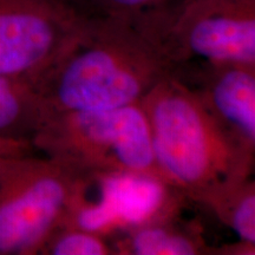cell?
<instances>
[{"label":"cell","mask_w":255,"mask_h":255,"mask_svg":"<svg viewBox=\"0 0 255 255\" xmlns=\"http://www.w3.org/2000/svg\"><path fill=\"white\" fill-rule=\"evenodd\" d=\"M164 182L213 209L253 174L255 151L216 121L170 72L141 101Z\"/></svg>","instance_id":"obj_1"},{"label":"cell","mask_w":255,"mask_h":255,"mask_svg":"<svg viewBox=\"0 0 255 255\" xmlns=\"http://www.w3.org/2000/svg\"><path fill=\"white\" fill-rule=\"evenodd\" d=\"M170 66L132 24L84 20L36 84L51 114L107 110L141 103Z\"/></svg>","instance_id":"obj_2"},{"label":"cell","mask_w":255,"mask_h":255,"mask_svg":"<svg viewBox=\"0 0 255 255\" xmlns=\"http://www.w3.org/2000/svg\"><path fill=\"white\" fill-rule=\"evenodd\" d=\"M32 145L79 171L142 174L164 182L141 103L51 114Z\"/></svg>","instance_id":"obj_3"},{"label":"cell","mask_w":255,"mask_h":255,"mask_svg":"<svg viewBox=\"0 0 255 255\" xmlns=\"http://www.w3.org/2000/svg\"><path fill=\"white\" fill-rule=\"evenodd\" d=\"M138 30L170 70L188 63L255 65V18L251 0H186L158 12Z\"/></svg>","instance_id":"obj_4"},{"label":"cell","mask_w":255,"mask_h":255,"mask_svg":"<svg viewBox=\"0 0 255 255\" xmlns=\"http://www.w3.org/2000/svg\"><path fill=\"white\" fill-rule=\"evenodd\" d=\"M77 169L39 152L0 170V255H39L64 221Z\"/></svg>","instance_id":"obj_5"},{"label":"cell","mask_w":255,"mask_h":255,"mask_svg":"<svg viewBox=\"0 0 255 255\" xmlns=\"http://www.w3.org/2000/svg\"><path fill=\"white\" fill-rule=\"evenodd\" d=\"M83 20L60 0H0V75L36 87Z\"/></svg>","instance_id":"obj_6"},{"label":"cell","mask_w":255,"mask_h":255,"mask_svg":"<svg viewBox=\"0 0 255 255\" xmlns=\"http://www.w3.org/2000/svg\"><path fill=\"white\" fill-rule=\"evenodd\" d=\"M170 73L228 132L255 151V65L197 62L175 66Z\"/></svg>","instance_id":"obj_7"},{"label":"cell","mask_w":255,"mask_h":255,"mask_svg":"<svg viewBox=\"0 0 255 255\" xmlns=\"http://www.w3.org/2000/svg\"><path fill=\"white\" fill-rule=\"evenodd\" d=\"M111 242L115 255H202L215 254L201 233L183 227L177 218L151 223L121 234Z\"/></svg>","instance_id":"obj_8"},{"label":"cell","mask_w":255,"mask_h":255,"mask_svg":"<svg viewBox=\"0 0 255 255\" xmlns=\"http://www.w3.org/2000/svg\"><path fill=\"white\" fill-rule=\"evenodd\" d=\"M50 115L33 84L0 75V139L32 144Z\"/></svg>","instance_id":"obj_9"},{"label":"cell","mask_w":255,"mask_h":255,"mask_svg":"<svg viewBox=\"0 0 255 255\" xmlns=\"http://www.w3.org/2000/svg\"><path fill=\"white\" fill-rule=\"evenodd\" d=\"M237 234L239 241L255 246V182L250 178L210 209Z\"/></svg>","instance_id":"obj_10"},{"label":"cell","mask_w":255,"mask_h":255,"mask_svg":"<svg viewBox=\"0 0 255 255\" xmlns=\"http://www.w3.org/2000/svg\"><path fill=\"white\" fill-rule=\"evenodd\" d=\"M39 255H115L109 239L77 228L60 227L47 239Z\"/></svg>","instance_id":"obj_11"},{"label":"cell","mask_w":255,"mask_h":255,"mask_svg":"<svg viewBox=\"0 0 255 255\" xmlns=\"http://www.w3.org/2000/svg\"><path fill=\"white\" fill-rule=\"evenodd\" d=\"M107 12L104 18L139 25L162 9V0H98Z\"/></svg>","instance_id":"obj_12"},{"label":"cell","mask_w":255,"mask_h":255,"mask_svg":"<svg viewBox=\"0 0 255 255\" xmlns=\"http://www.w3.org/2000/svg\"><path fill=\"white\" fill-rule=\"evenodd\" d=\"M37 152L33 145L28 142L9 141V139H0V170L8 163L9 161L19 156Z\"/></svg>","instance_id":"obj_13"}]
</instances>
